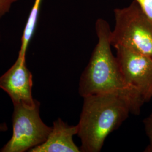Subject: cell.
<instances>
[{
	"label": "cell",
	"mask_w": 152,
	"mask_h": 152,
	"mask_svg": "<svg viewBox=\"0 0 152 152\" xmlns=\"http://www.w3.org/2000/svg\"><path fill=\"white\" fill-rule=\"evenodd\" d=\"M116 58L127 85L146 102L152 98V58L124 47H117Z\"/></svg>",
	"instance_id": "obj_5"
},
{
	"label": "cell",
	"mask_w": 152,
	"mask_h": 152,
	"mask_svg": "<svg viewBox=\"0 0 152 152\" xmlns=\"http://www.w3.org/2000/svg\"><path fill=\"white\" fill-rule=\"evenodd\" d=\"M141 7L142 10L152 21V0H133Z\"/></svg>",
	"instance_id": "obj_10"
},
{
	"label": "cell",
	"mask_w": 152,
	"mask_h": 152,
	"mask_svg": "<svg viewBox=\"0 0 152 152\" xmlns=\"http://www.w3.org/2000/svg\"><path fill=\"white\" fill-rule=\"evenodd\" d=\"M18 0H0V19L9 12L12 6Z\"/></svg>",
	"instance_id": "obj_11"
},
{
	"label": "cell",
	"mask_w": 152,
	"mask_h": 152,
	"mask_svg": "<svg viewBox=\"0 0 152 152\" xmlns=\"http://www.w3.org/2000/svg\"><path fill=\"white\" fill-rule=\"evenodd\" d=\"M13 107L12 135L0 152H29L46 140L52 127L41 119L38 100L33 105L16 104Z\"/></svg>",
	"instance_id": "obj_4"
},
{
	"label": "cell",
	"mask_w": 152,
	"mask_h": 152,
	"mask_svg": "<svg viewBox=\"0 0 152 152\" xmlns=\"http://www.w3.org/2000/svg\"><path fill=\"white\" fill-rule=\"evenodd\" d=\"M77 133V125H68L59 118L53 122L46 140L29 152H80L73 140Z\"/></svg>",
	"instance_id": "obj_7"
},
{
	"label": "cell",
	"mask_w": 152,
	"mask_h": 152,
	"mask_svg": "<svg viewBox=\"0 0 152 152\" xmlns=\"http://www.w3.org/2000/svg\"><path fill=\"white\" fill-rule=\"evenodd\" d=\"M42 0H35L32 10L29 13L27 21L22 34L21 46L18 57L26 59V53L29 44L32 38L33 34L36 27L38 14Z\"/></svg>",
	"instance_id": "obj_8"
},
{
	"label": "cell",
	"mask_w": 152,
	"mask_h": 152,
	"mask_svg": "<svg viewBox=\"0 0 152 152\" xmlns=\"http://www.w3.org/2000/svg\"><path fill=\"white\" fill-rule=\"evenodd\" d=\"M1 40V32H0V41Z\"/></svg>",
	"instance_id": "obj_13"
},
{
	"label": "cell",
	"mask_w": 152,
	"mask_h": 152,
	"mask_svg": "<svg viewBox=\"0 0 152 152\" xmlns=\"http://www.w3.org/2000/svg\"><path fill=\"white\" fill-rule=\"evenodd\" d=\"M77 135L82 152H99L106 138L117 130L130 113L134 114L130 102L116 93H103L83 97Z\"/></svg>",
	"instance_id": "obj_2"
},
{
	"label": "cell",
	"mask_w": 152,
	"mask_h": 152,
	"mask_svg": "<svg viewBox=\"0 0 152 152\" xmlns=\"http://www.w3.org/2000/svg\"><path fill=\"white\" fill-rule=\"evenodd\" d=\"M115 26L111 32L112 46L132 49L152 58V21L133 1L114 10Z\"/></svg>",
	"instance_id": "obj_3"
},
{
	"label": "cell",
	"mask_w": 152,
	"mask_h": 152,
	"mask_svg": "<svg viewBox=\"0 0 152 152\" xmlns=\"http://www.w3.org/2000/svg\"><path fill=\"white\" fill-rule=\"evenodd\" d=\"M8 130V126L5 122H2L0 124V132H3Z\"/></svg>",
	"instance_id": "obj_12"
},
{
	"label": "cell",
	"mask_w": 152,
	"mask_h": 152,
	"mask_svg": "<svg viewBox=\"0 0 152 152\" xmlns=\"http://www.w3.org/2000/svg\"><path fill=\"white\" fill-rule=\"evenodd\" d=\"M95 31L98 42L81 76L80 95L83 98L96 94H118L130 102L134 114H139L145 102L125 81L117 59L112 52V29L109 24L104 19H98L95 23Z\"/></svg>",
	"instance_id": "obj_1"
},
{
	"label": "cell",
	"mask_w": 152,
	"mask_h": 152,
	"mask_svg": "<svg viewBox=\"0 0 152 152\" xmlns=\"http://www.w3.org/2000/svg\"><path fill=\"white\" fill-rule=\"evenodd\" d=\"M143 124L147 137L149 140V144L145 149V152H152V111L150 114L146 117Z\"/></svg>",
	"instance_id": "obj_9"
},
{
	"label": "cell",
	"mask_w": 152,
	"mask_h": 152,
	"mask_svg": "<svg viewBox=\"0 0 152 152\" xmlns=\"http://www.w3.org/2000/svg\"><path fill=\"white\" fill-rule=\"evenodd\" d=\"M33 76L26 64V59L18 57L11 67L0 76V88L11 98L13 104L34 105Z\"/></svg>",
	"instance_id": "obj_6"
}]
</instances>
